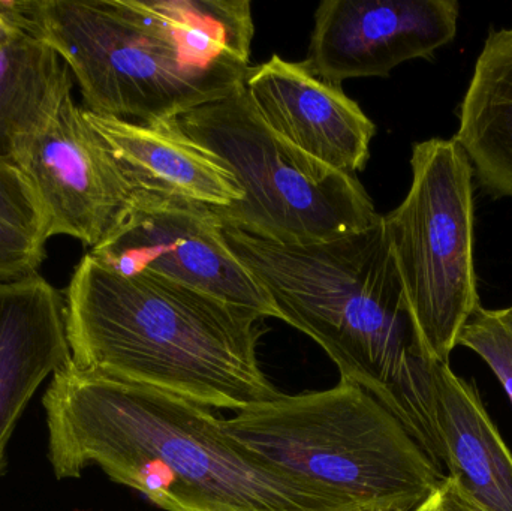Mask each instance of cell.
<instances>
[{"label":"cell","instance_id":"6da1fadb","mask_svg":"<svg viewBox=\"0 0 512 511\" xmlns=\"http://www.w3.org/2000/svg\"><path fill=\"white\" fill-rule=\"evenodd\" d=\"M42 407L57 480L98 465L165 511H360L249 452L209 408L72 360L51 377Z\"/></svg>","mask_w":512,"mask_h":511},{"label":"cell","instance_id":"7a4b0ae2","mask_svg":"<svg viewBox=\"0 0 512 511\" xmlns=\"http://www.w3.org/2000/svg\"><path fill=\"white\" fill-rule=\"evenodd\" d=\"M224 236L270 296L279 320L318 342L340 380L381 402L442 470L438 362L418 330L384 216L315 245H280L230 227Z\"/></svg>","mask_w":512,"mask_h":511},{"label":"cell","instance_id":"3957f363","mask_svg":"<svg viewBox=\"0 0 512 511\" xmlns=\"http://www.w3.org/2000/svg\"><path fill=\"white\" fill-rule=\"evenodd\" d=\"M32 15L98 116L177 119L227 98L251 68L249 0H33Z\"/></svg>","mask_w":512,"mask_h":511},{"label":"cell","instance_id":"277c9868","mask_svg":"<svg viewBox=\"0 0 512 511\" xmlns=\"http://www.w3.org/2000/svg\"><path fill=\"white\" fill-rule=\"evenodd\" d=\"M81 371L237 413L282 393L259 368L255 312L153 273L81 258L65 293Z\"/></svg>","mask_w":512,"mask_h":511},{"label":"cell","instance_id":"5b68a950","mask_svg":"<svg viewBox=\"0 0 512 511\" xmlns=\"http://www.w3.org/2000/svg\"><path fill=\"white\" fill-rule=\"evenodd\" d=\"M268 464L352 501L360 511H412L445 480L400 420L351 381L286 396L222 420Z\"/></svg>","mask_w":512,"mask_h":511},{"label":"cell","instance_id":"8992f818","mask_svg":"<svg viewBox=\"0 0 512 511\" xmlns=\"http://www.w3.org/2000/svg\"><path fill=\"white\" fill-rule=\"evenodd\" d=\"M180 129L227 165L243 192L210 209L224 227L280 245H315L378 221L355 174L334 170L277 135L243 83L224 99L177 117Z\"/></svg>","mask_w":512,"mask_h":511},{"label":"cell","instance_id":"52a82bcc","mask_svg":"<svg viewBox=\"0 0 512 511\" xmlns=\"http://www.w3.org/2000/svg\"><path fill=\"white\" fill-rule=\"evenodd\" d=\"M412 183L384 216L426 350L450 365L460 333L481 308L474 261V168L454 138L412 147Z\"/></svg>","mask_w":512,"mask_h":511},{"label":"cell","instance_id":"ba28073f","mask_svg":"<svg viewBox=\"0 0 512 511\" xmlns=\"http://www.w3.org/2000/svg\"><path fill=\"white\" fill-rule=\"evenodd\" d=\"M87 254L122 275L153 273L261 318H279L270 296L231 251L210 207L140 192Z\"/></svg>","mask_w":512,"mask_h":511},{"label":"cell","instance_id":"9c48e42d","mask_svg":"<svg viewBox=\"0 0 512 511\" xmlns=\"http://www.w3.org/2000/svg\"><path fill=\"white\" fill-rule=\"evenodd\" d=\"M12 164L32 189L47 242L69 236L95 248L138 194L72 93L21 143Z\"/></svg>","mask_w":512,"mask_h":511},{"label":"cell","instance_id":"30bf717a","mask_svg":"<svg viewBox=\"0 0 512 511\" xmlns=\"http://www.w3.org/2000/svg\"><path fill=\"white\" fill-rule=\"evenodd\" d=\"M459 15L456 0H324L303 63L337 86L388 77L400 63L433 59L456 38Z\"/></svg>","mask_w":512,"mask_h":511},{"label":"cell","instance_id":"8fae6325","mask_svg":"<svg viewBox=\"0 0 512 511\" xmlns=\"http://www.w3.org/2000/svg\"><path fill=\"white\" fill-rule=\"evenodd\" d=\"M243 86L261 119L301 152L343 173L366 167L376 126L342 86L277 54L251 66Z\"/></svg>","mask_w":512,"mask_h":511},{"label":"cell","instance_id":"7c38bea8","mask_svg":"<svg viewBox=\"0 0 512 511\" xmlns=\"http://www.w3.org/2000/svg\"><path fill=\"white\" fill-rule=\"evenodd\" d=\"M71 360L65 296L39 273L0 281V476L27 405Z\"/></svg>","mask_w":512,"mask_h":511},{"label":"cell","instance_id":"4fadbf2b","mask_svg":"<svg viewBox=\"0 0 512 511\" xmlns=\"http://www.w3.org/2000/svg\"><path fill=\"white\" fill-rule=\"evenodd\" d=\"M86 117L116 156L138 194L213 209L243 200L242 189L227 165L188 137L177 119L141 125L89 111Z\"/></svg>","mask_w":512,"mask_h":511},{"label":"cell","instance_id":"5bb4252c","mask_svg":"<svg viewBox=\"0 0 512 511\" xmlns=\"http://www.w3.org/2000/svg\"><path fill=\"white\" fill-rule=\"evenodd\" d=\"M436 419L448 476L487 511H512V453L477 390L450 365L435 369Z\"/></svg>","mask_w":512,"mask_h":511},{"label":"cell","instance_id":"9a60e30c","mask_svg":"<svg viewBox=\"0 0 512 511\" xmlns=\"http://www.w3.org/2000/svg\"><path fill=\"white\" fill-rule=\"evenodd\" d=\"M457 116L454 140L481 188L512 198V26L487 36Z\"/></svg>","mask_w":512,"mask_h":511},{"label":"cell","instance_id":"2e32d148","mask_svg":"<svg viewBox=\"0 0 512 511\" xmlns=\"http://www.w3.org/2000/svg\"><path fill=\"white\" fill-rule=\"evenodd\" d=\"M74 90L68 65L38 35L0 47V159L11 162L21 143L48 122Z\"/></svg>","mask_w":512,"mask_h":511},{"label":"cell","instance_id":"e0dca14e","mask_svg":"<svg viewBox=\"0 0 512 511\" xmlns=\"http://www.w3.org/2000/svg\"><path fill=\"white\" fill-rule=\"evenodd\" d=\"M457 345L474 351L489 365L512 404V305L478 308L463 327Z\"/></svg>","mask_w":512,"mask_h":511},{"label":"cell","instance_id":"ac0fdd59","mask_svg":"<svg viewBox=\"0 0 512 511\" xmlns=\"http://www.w3.org/2000/svg\"><path fill=\"white\" fill-rule=\"evenodd\" d=\"M0 221L44 239V225L29 183L11 162L0 159Z\"/></svg>","mask_w":512,"mask_h":511},{"label":"cell","instance_id":"d6986e66","mask_svg":"<svg viewBox=\"0 0 512 511\" xmlns=\"http://www.w3.org/2000/svg\"><path fill=\"white\" fill-rule=\"evenodd\" d=\"M45 258V242L0 221V281L38 273Z\"/></svg>","mask_w":512,"mask_h":511},{"label":"cell","instance_id":"ffe728a7","mask_svg":"<svg viewBox=\"0 0 512 511\" xmlns=\"http://www.w3.org/2000/svg\"><path fill=\"white\" fill-rule=\"evenodd\" d=\"M33 0H0V47L26 35H38Z\"/></svg>","mask_w":512,"mask_h":511},{"label":"cell","instance_id":"44dd1931","mask_svg":"<svg viewBox=\"0 0 512 511\" xmlns=\"http://www.w3.org/2000/svg\"><path fill=\"white\" fill-rule=\"evenodd\" d=\"M438 494L439 503L436 511H487L466 495L453 477H445Z\"/></svg>","mask_w":512,"mask_h":511},{"label":"cell","instance_id":"7402d4cb","mask_svg":"<svg viewBox=\"0 0 512 511\" xmlns=\"http://www.w3.org/2000/svg\"><path fill=\"white\" fill-rule=\"evenodd\" d=\"M439 491V489H438ZM438 491L435 492V494L432 495V497L429 498V500L426 501V503L421 504L418 509L412 510V511H436L438 510V503H439V494Z\"/></svg>","mask_w":512,"mask_h":511}]
</instances>
